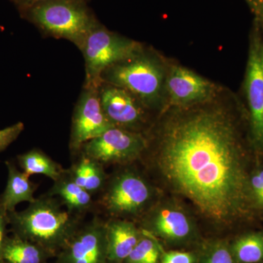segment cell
Segmentation results:
<instances>
[{"label":"cell","instance_id":"obj_1","mask_svg":"<svg viewBox=\"0 0 263 263\" xmlns=\"http://www.w3.org/2000/svg\"><path fill=\"white\" fill-rule=\"evenodd\" d=\"M227 95L221 89L210 101L164 109L155 138V163L167 186L221 224L254 207L247 147Z\"/></svg>","mask_w":263,"mask_h":263},{"label":"cell","instance_id":"obj_2","mask_svg":"<svg viewBox=\"0 0 263 263\" xmlns=\"http://www.w3.org/2000/svg\"><path fill=\"white\" fill-rule=\"evenodd\" d=\"M169 65L157 52L142 45L130 56L110 66L102 82L125 89L148 110L166 108L165 81Z\"/></svg>","mask_w":263,"mask_h":263},{"label":"cell","instance_id":"obj_3","mask_svg":"<svg viewBox=\"0 0 263 263\" xmlns=\"http://www.w3.org/2000/svg\"><path fill=\"white\" fill-rule=\"evenodd\" d=\"M8 215L14 235L43 249L68 245L79 229V216L64 209L60 200L49 195L35 198L24 211Z\"/></svg>","mask_w":263,"mask_h":263},{"label":"cell","instance_id":"obj_4","mask_svg":"<svg viewBox=\"0 0 263 263\" xmlns=\"http://www.w3.org/2000/svg\"><path fill=\"white\" fill-rule=\"evenodd\" d=\"M20 12L43 34L67 40L79 48L99 23L85 0H48Z\"/></svg>","mask_w":263,"mask_h":263},{"label":"cell","instance_id":"obj_5","mask_svg":"<svg viewBox=\"0 0 263 263\" xmlns=\"http://www.w3.org/2000/svg\"><path fill=\"white\" fill-rule=\"evenodd\" d=\"M141 46V43L111 32L99 22L79 48L85 61L84 87H98L104 70L130 56Z\"/></svg>","mask_w":263,"mask_h":263},{"label":"cell","instance_id":"obj_6","mask_svg":"<svg viewBox=\"0 0 263 263\" xmlns=\"http://www.w3.org/2000/svg\"><path fill=\"white\" fill-rule=\"evenodd\" d=\"M154 197L150 183L133 170L116 175L102 197V205L110 215L121 219L138 216L148 209Z\"/></svg>","mask_w":263,"mask_h":263},{"label":"cell","instance_id":"obj_7","mask_svg":"<svg viewBox=\"0 0 263 263\" xmlns=\"http://www.w3.org/2000/svg\"><path fill=\"white\" fill-rule=\"evenodd\" d=\"M243 89L251 141L256 150L263 152V30L255 22L249 40Z\"/></svg>","mask_w":263,"mask_h":263},{"label":"cell","instance_id":"obj_8","mask_svg":"<svg viewBox=\"0 0 263 263\" xmlns=\"http://www.w3.org/2000/svg\"><path fill=\"white\" fill-rule=\"evenodd\" d=\"M148 146L143 133L113 127L85 143L80 152L102 164L127 163L139 158Z\"/></svg>","mask_w":263,"mask_h":263},{"label":"cell","instance_id":"obj_9","mask_svg":"<svg viewBox=\"0 0 263 263\" xmlns=\"http://www.w3.org/2000/svg\"><path fill=\"white\" fill-rule=\"evenodd\" d=\"M221 91V88L212 81L183 66H168L165 81L166 108H187L205 103L216 98Z\"/></svg>","mask_w":263,"mask_h":263},{"label":"cell","instance_id":"obj_10","mask_svg":"<svg viewBox=\"0 0 263 263\" xmlns=\"http://www.w3.org/2000/svg\"><path fill=\"white\" fill-rule=\"evenodd\" d=\"M98 87H84L76 103L70 141L72 152H80L85 143L114 127L104 114Z\"/></svg>","mask_w":263,"mask_h":263},{"label":"cell","instance_id":"obj_11","mask_svg":"<svg viewBox=\"0 0 263 263\" xmlns=\"http://www.w3.org/2000/svg\"><path fill=\"white\" fill-rule=\"evenodd\" d=\"M98 92L104 114L114 127L142 133L148 110L138 99L125 89L104 82Z\"/></svg>","mask_w":263,"mask_h":263},{"label":"cell","instance_id":"obj_12","mask_svg":"<svg viewBox=\"0 0 263 263\" xmlns=\"http://www.w3.org/2000/svg\"><path fill=\"white\" fill-rule=\"evenodd\" d=\"M143 224V230L174 245L188 243L197 235L191 216L174 204H162L154 208L147 214Z\"/></svg>","mask_w":263,"mask_h":263},{"label":"cell","instance_id":"obj_13","mask_svg":"<svg viewBox=\"0 0 263 263\" xmlns=\"http://www.w3.org/2000/svg\"><path fill=\"white\" fill-rule=\"evenodd\" d=\"M107 259L105 223L95 219L79 229L68 243L67 263H103Z\"/></svg>","mask_w":263,"mask_h":263},{"label":"cell","instance_id":"obj_14","mask_svg":"<svg viewBox=\"0 0 263 263\" xmlns=\"http://www.w3.org/2000/svg\"><path fill=\"white\" fill-rule=\"evenodd\" d=\"M107 259L110 262H124L135 248L143 231L134 223L123 219H114L105 223Z\"/></svg>","mask_w":263,"mask_h":263},{"label":"cell","instance_id":"obj_15","mask_svg":"<svg viewBox=\"0 0 263 263\" xmlns=\"http://www.w3.org/2000/svg\"><path fill=\"white\" fill-rule=\"evenodd\" d=\"M8 177L6 187L0 196V205L8 213L13 212L15 207L22 202L29 203L35 200L34 194L37 185L29 179V176L17 168L11 161L5 162Z\"/></svg>","mask_w":263,"mask_h":263},{"label":"cell","instance_id":"obj_16","mask_svg":"<svg viewBox=\"0 0 263 263\" xmlns=\"http://www.w3.org/2000/svg\"><path fill=\"white\" fill-rule=\"evenodd\" d=\"M48 195L56 197L69 212L76 215H81L93 206L91 194L74 182L67 170L62 177L54 181Z\"/></svg>","mask_w":263,"mask_h":263},{"label":"cell","instance_id":"obj_17","mask_svg":"<svg viewBox=\"0 0 263 263\" xmlns=\"http://www.w3.org/2000/svg\"><path fill=\"white\" fill-rule=\"evenodd\" d=\"M67 173L74 182L91 195L105 187L106 174L103 164L86 156H81Z\"/></svg>","mask_w":263,"mask_h":263},{"label":"cell","instance_id":"obj_18","mask_svg":"<svg viewBox=\"0 0 263 263\" xmlns=\"http://www.w3.org/2000/svg\"><path fill=\"white\" fill-rule=\"evenodd\" d=\"M17 160L24 174L29 177L32 175L41 174L56 181L66 172L60 164L37 148L18 155Z\"/></svg>","mask_w":263,"mask_h":263},{"label":"cell","instance_id":"obj_19","mask_svg":"<svg viewBox=\"0 0 263 263\" xmlns=\"http://www.w3.org/2000/svg\"><path fill=\"white\" fill-rule=\"evenodd\" d=\"M4 263H42L44 250L32 242L14 235L6 237L3 246Z\"/></svg>","mask_w":263,"mask_h":263},{"label":"cell","instance_id":"obj_20","mask_svg":"<svg viewBox=\"0 0 263 263\" xmlns=\"http://www.w3.org/2000/svg\"><path fill=\"white\" fill-rule=\"evenodd\" d=\"M230 249L237 263H263V232L241 235Z\"/></svg>","mask_w":263,"mask_h":263},{"label":"cell","instance_id":"obj_21","mask_svg":"<svg viewBox=\"0 0 263 263\" xmlns=\"http://www.w3.org/2000/svg\"><path fill=\"white\" fill-rule=\"evenodd\" d=\"M131 253L125 259V263H158L162 253V247L156 237L145 230Z\"/></svg>","mask_w":263,"mask_h":263},{"label":"cell","instance_id":"obj_22","mask_svg":"<svg viewBox=\"0 0 263 263\" xmlns=\"http://www.w3.org/2000/svg\"><path fill=\"white\" fill-rule=\"evenodd\" d=\"M199 263H237L230 246L226 242L216 241L204 249Z\"/></svg>","mask_w":263,"mask_h":263},{"label":"cell","instance_id":"obj_23","mask_svg":"<svg viewBox=\"0 0 263 263\" xmlns=\"http://www.w3.org/2000/svg\"><path fill=\"white\" fill-rule=\"evenodd\" d=\"M249 185L254 207L263 209V168L251 175Z\"/></svg>","mask_w":263,"mask_h":263},{"label":"cell","instance_id":"obj_24","mask_svg":"<svg viewBox=\"0 0 263 263\" xmlns=\"http://www.w3.org/2000/svg\"><path fill=\"white\" fill-rule=\"evenodd\" d=\"M24 125L18 122L10 127L0 129V152H3L18 138L23 132Z\"/></svg>","mask_w":263,"mask_h":263},{"label":"cell","instance_id":"obj_25","mask_svg":"<svg viewBox=\"0 0 263 263\" xmlns=\"http://www.w3.org/2000/svg\"><path fill=\"white\" fill-rule=\"evenodd\" d=\"M161 263H196L197 257L193 252L170 251L161 253Z\"/></svg>","mask_w":263,"mask_h":263},{"label":"cell","instance_id":"obj_26","mask_svg":"<svg viewBox=\"0 0 263 263\" xmlns=\"http://www.w3.org/2000/svg\"><path fill=\"white\" fill-rule=\"evenodd\" d=\"M8 214V213L0 205V263H4L3 259V250L7 237V226L9 224Z\"/></svg>","mask_w":263,"mask_h":263},{"label":"cell","instance_id":"obj_27","mask_svg":"<svg viewBox=\"0 0 263 263\" xmlns=\"http://www.w3.org/2000/svg\"><path fill=\"white\" fill-rule=\"evenodd\" d=\"M255 15V22L263 30V0H246Z\"/></svg>","mask_w":263,"mask_h":263},{"label":"cell","instance_id":"obj_28","mask_svg":"<svg viewBox=\"0 0 263 263\" xmlns=\"http://www.w3.org/2000/svg\"><path fill=\"white\" fill-rule=\"evenodd\" d=\"M12 1L18 7L19 10L22 11V10L30 8L33 5L48 1V0H12Z\"/></svg>","mask_w":263,"mask_h":263}]
</instances>
